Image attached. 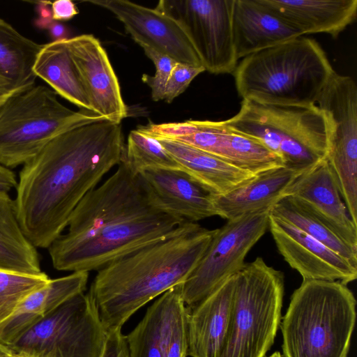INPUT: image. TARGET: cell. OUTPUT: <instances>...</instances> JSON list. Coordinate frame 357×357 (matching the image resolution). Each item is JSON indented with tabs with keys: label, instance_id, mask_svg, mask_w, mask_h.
<instances>
[{
	"label": "cell",
	"instance_id": "4316f807",
	"mask_svg": "<svg viewBox=\"0 0 357 357\" xmlns=\"http://www.w3.org/2000/svg\"><path fill=\"white\" fill-rule=\"evenodd\" d=\"M183 284V283H182ZM178 284L162 294L159 344L162 357H186L190 309Z\"/></svg>",
	"mask_w": 357,
	"mask_h": 357
},
{
	"label": "cell",
	"instance_id": "f546056e",
	"mask_svg": "<svg viewBox=\"0 0 357 357\" xmlns=\"http://www.w3.org/2000/svg\"><path fill=\"white\" fill-rule=\"evenodd\" d=\"M50 280L47 275L0 269V324L8 319L31 293Z\"/></svg>",
	"mask_w": 357,
	"mask_h": 357
},
{
	"label": "cell",
	"instance_id": "603a6c76",
	"mask_svg": "<svg viewBox=\"0 0 357 357\" xmlns=\"http://www.w3.org/2000/svg\"><path fill=\"white\" fill-rule=\"evenodd\" d=\"M155 139L180 167L212 195H225L256 176L188 144L176 139Z\"/></svg>",
	"mask_w": 357,
	"mask_h": 357
},
{
	"label": "cell",
	"instance_id": "8d00e7d4",
	"mask_svg": "<svg viewBox=\"0 0 357 357\" xmlns=\"http://www.w3.org/2000/svg\"><path fill=\"white\" fill-rule=\"evenodd\" d=\"M17 181L15 174L9 168L0 164V194H8L16 188Z\"/></svg>",
	"mask_w": 357,
	"mask_h": 357
},
{
	"label": "cell",
	"instance_id": "e575fe53",
	"mask_svg": "<svg viewBox=\"0 0 357 357\" xmlns=\"http://www.w3.org/2000/svg\"><path fill=\"white\" fill-rule=\"evenodd\" d=\"M101 357H129L126 337L121 328L108 331Z\"/></svg>",
	"mask_w": 357,
	"mask_h": 357
},
{
	"label": "cell",
	"instance_id": "e0dca14e",
	"mask_svg": "<svg viewBox=\"0 0 357 357\" xmlns=\"http://www.w3.org/2000/svg\"><path fill=\"white\" fill-rule=\"evenodd\" d=\"M195 123L197 128L192 134L176 140L256 175L284 166L281 158L261 142L230 129L222 121Z\"/></svg>",
	"mask_w": 357,
	"mask_h": 357
},
{
	"label": "cell",
	"instance_id": "277c9868",
	"mask_svg": "<svg viewBox=\"0 0 357 357\" xmlns=\"http://www.w3.org/2000/svg\"><path fill=\"white\" fill-rule=\"evenodd\" d=\"M334 72L320 45L301 36L243 58L233 73L243 100L313 106Z\"/></svg>",
	"mask_w": 357,
	"mask_h": 357
},
{
	"label": "cell",
	"instance_id": "2e32d148",
	"mask_svg": "<svg viewBox=\"0 0 357 357\" xmlns=\"http://www.w3.org/2000/svg\"><path fill=\"white\" fill-rule=\"evenodd\" d=\"M287 195L298 201L347 245L357 250V225L348 213L326 159L297 177L287 189Z\"/></svg>",
	"mask_w": 357,
	"mask_h": 357
},
{
	"label": "cell",
	"instance_id": "ac0fdd59",
	"mask_svg": "<svg viewBox=\"0 0 357 357\" xmlns=\"http://www.w3.org/2000/svg\"><path fill=\"white\" fill-rule=\"evenodd\" d=\"M232 29L238 59L302 36L261 0H234Z\"/></svg>",
	"mask_w": 357,
	"mask_h": 357
},
{
	"label": "cell",
	"instance_id": "d6986e66",
	"mask_svg": "<svg viewBox=\"0 0 357 357\" xmlns=\"http://www.w3.org/2000/svg\"><path fill=\"white\" fill-rule=\"evenodd\" d=\"M234 275L190 310L188 356H220L231 320Z\"/></svg>",
	"mask_w": 357,
	"mask_h": 357
},
{
	"label": "cell",
	"instance_id": "6da1fadb",
	"mask_svg": "<svg viewBox=\"0 0 357 357\" xmlns=\"http://www.w3.org/2000/svg\"><path fill=\"white\" fill-rule=\"evenodd\" d=\"M121 124L86 123L52 139L23 165L14 200L18 221L35 248H48L74 209L123 160Z\"/></svg>",
	"mask_w": 357,
	"mask_h": 357
},
{
	"label": "cell",
	"instance_id": "836d02e7",
	"mask_svg": "<svg viewBox=\"0 0 357 357\" xmlns=\"http://www.w3.org/2000/svg\"><path fill=\"white\" fill-rule=\"evenodd\" d=\"M194 120L183 122L153 123L140 126L137 129L155 138L178 139L188 136L196 130Z\"/></svg>",
	"mask_w": 357,
	"mask_h": 357
},
{
	"label": "cell",
	"instance_id": "4fadbf2b",
	"mask_svg": "<svg viewBox=\"0 0 357 357\" xmlns=\"http://www.w3.org/2000/svg\"><path fill=\"white\" fill-rule=\"evenodd\" d=\"M268 229L280 255L303 280L347 284L356 279V266L294 225L270 214Z\"/></svg>",
	"mask_w": 357,
	"mask_h": 357
},
{
	"label": "cell",
	"instance_id": "44dd1931",
	"mask_svg": "<svg viewBox=\"0 0 357 357\" xmlns=\"http://www.w3.org/2000/svg\"><path fill=\"white\" fill-rule=\"evenodd\" d=\"M301 35L337 38L356 19L357 0H261Z\"/></svg>",
	"mask_w": 357,
	"mask_h": 357
},
{
	"label": "cell",
	"instance_id": "f35d334b",
	"mask_svg": "<svg viewBox=\"0 0 357 357\" xmlns=\"http://www.w3.org/2000/svg\"><path fill=\"white\" fill-rule=\"evenodd\" d=\"M16 94L17 93L0 89V107H2L10 98Z\"/></svg>",
	"mask_w": 357,
	"mask_h": 357
},
{
	"label": "cell",
	"instance_id": "8992f818",
	"mask_svg": "<svg viewBox=\"0 0 357 357\" xmlns=\"http://www.w3.org/2000/svg\"><path fill=\"white\" fill-rule=\"evenodd\" d=\"M222 121L261 142L287 167L305 172L326 158L328 125L317 105H276L243 100L238 112Z\"/></svg>",
	"mask_w": 357,
	"mask_h": 357
},
{
	"label": "cell",
	"instance_id": "7c38bea8",
	"mask_svg": "<svg viewBox=\"0 0 357 357\" xmlns=\"http://www.w3.org/2000/svg\"><path fill=\"white\" fill-rule=\"evenodd\" d=\"M85 2L113 13L139 46L152 48L177 63L203 67L183 27L165 13L127 0Z\"/></svg>",
	"mask_w": 357,
	"mask_h": 357
},
{
	"label": "cell",
	"instance_id": "74e56055",
	"mask_svg": "<svg viewBox=\"0 0 357 357\" xmlns=\"http://www.w3.org/2000/svg\"><path fill=\"white\" fill-rule=\"evenodd\" d=\"M47 29H49L52 37L54 38V40L67 38L65 37L66 34L65 26L56 21L53 20Z\"/></svg>",
	"mask_w": 357,
	"mask_h": 357
},
{
	"label": "cell",
	"instance_id": "8fae6325",
	"mask_svg": "<svg viewBox=\"0 0 357 357\" xmlns=\"http://www.w3.org/2000/svg\"><path fill=\"white\" fill-rule=\"evenodd\" d=\"M234 0H161L155 8L176 20L205 71L231 73L238 65L232 29Z\"/></svg>",
	"mask_w": 357,
	"mask_h": 357
},
{
	"label": "cell",
	"instance_id": "ba28073f",
	"mask_svg": "<svg viewBox=\"0 0 357 357\" xmlns=\"http://www.w3.org/2000/svg\"><path fill=\"white\" fill-rule=\"evenodd\" d=\"M101 120L91 111L68 108L52 89L35 85L0 107V164L24 165L59 135Z\"/></svg>",
	"mask_w": 357,
	"mask_h": 357
},
{
	"label": "cell",
	"instance_id": "d6a6232c",
	"mask_svg": "<svg viewBox=\"0 0 357 357\" xmlns=\"http://www.w3.org/2000/svg\"><path fill=\"white\" fill-rule=\"evenodd\" d=\"M205 71L204 67H195L176 63L167 82L163 100L172 102L183 93L191 82L200 73Z\"/></svg>",
	"mask_w": 357,
	"mask_h": 357
},
{
	"label": "cell",
	"instance_id": "d590c367",
	"mask_svg": "<svg viewBox=\"0 0 357 357\" xmlns=\"http://www.w3.org/2000/svg\"><path fill=\"white\" fill-rule=\"evenodd\" d=\"M52 17L54 21L68 20L78 13L75 4L70 0H57L51 3Z\"/></svg>",
	"mask_w": 357,
	"mask_h": 357
},
{
	"label": "cell",
	"instance_id": "4dcf8cb0",
	"mask_svg": "<svg viewBox=\"0 0 357 357\" xmlns=\"http://www.w3.org/2000/svg\"><path fill=\"white\" fill-rule=\"evenodd\" d=\"M161 300L146 310L137 326L126 336L129 357H162L159 344Z\"/></svg>",
	"mask_w": 357,
	"mask_h": 357
},
{
	"label": "cell",
	"instance_id": "ab89813d",
	"mask_svg": "<svg viewBox=\"0 0 357 357\" xmlns=\"http://www.w3.org/2000/svg\"><path fill=\"white\" fill-rule=\"evenodd\" d=\"M268 357H282V356L280 352L275 351Z\"/></svg>",
	"mask_w": 357,
	"mask_h": 357
},
{
	"label": "cell",
	"instance_id": "5bb4252c",
	"mask_svg": "<svg viewBox=\"0 0 357 357\" xmlns=\"http://www.w3.org/2000/svg\"><path fill=\"white\" fill-rule=\"evenodd\" d=\"M79 71L92 111L106 120L121 123L128 108L108 55L98 38L82 34L65 39Z\"/></svg>",
	"mask_w": 357,
	"mask_h": 357
},
{
	"label": "cell",
	"instance_id": "5b68a950",
	"mask_svg": "<svg viewBox=\"0 0 357 357\" xmlns=\"http://www.w3.org/2000/svg\"><path fill=\"white\" fill-rule=\"evenodd\" d=\"M356 306L347 284L303 280L280 322L283 357H347Z\"/></svg>",
	"mask_w": 357,
	"mask_h": 357
},
{
	"label": "cell",
	"instance_id": "484cf974",
	"mask_svg": "<svg viewBox=\"0 0 357 357\" xmlns=\"http://www.w3.org/2000/svg\"><path fill=\"white\" fill-rule=\"evenodd\" d=\"M24 235L15 201L0 194V269L40 273L38 252Z\"/></svg>",
	"mask_w": 357,
	"mask_h": 357
},
{
	"label": "cell",
	"instance_id": "ffe728a7",
	"mask_svg": "<svg viewBox=\"0 0 357 357\" xmlns=\"http://www.w3.org/2000/svg\"><path fill=\"white\" fill-rule=\"evenodd\" d=\"M88 279L89 272L86 271H75L50 279L44 287L29 294L13 314L0 324V344H12L60 305L84 293Z\"/></svg>",
	"mask_w": 357,
	"mask_h": 357
},
{
	"label": "cell",
	"instance_id": "83f0119b",
	"mask_svg": "<svg viewBox=\"0 0 357 357\" xmlns=\"http://www.w3.org/2000/svg\"><path fill=\"white\" fill-rule=\"evenodd\" d=\"M270 214L294 225L357 266V250L347 245L294 197H284L270 208Z\"/></svg>",
	"mask_w": 357,
	"mask_h": 357
},
{
	"label": "cell",
	"instance_id": "9a60e30c",
	"mask_svg": "<svg viewBox=\"0 0 357 357\" xmlns=\"http://www.w3.org/2000/svg\"><path fill=\"white\" fill-rule=\"evenodd\" d=\"M138 177L151 203L165 213L192 222L218 216L213 195L183 169L147 168Z\"/></svg>",
	"mask_w": 357,
	"mask_h": 357
},
{
	"label": "cell",
	"instance_id": "d4e9b609",
	"mask_svg": "<svg viewBox=\"0 0 357 357\" xmlns=\"http://www.w3.org/2000/svg\"><path fill=\"white\" fill-rule=\"evenodd\" d=\"M43 45L0 18V89L15 93L36 85L33 67Z\"/></svg>",
	"mask_w": 357,
	"mask_h": 357
},
{
	"label": "cell",
	"instance_id": "52a82bcc",
	"mask_svg": "<svg viewBox=\"0 0 357 357\" xmlns=\"http://www.w3.org/2000/svg\"><path fill=\"white\" fill-rule=\"evenodd\" d=\"M234 277L231 320L219 357H265L281 322L284 274L259 257Z\"/></svg>",
	"mask_w": 357,
	"mask_h": 357
},
{
	"label": "cell",
	"instance_id": "1f68e13d",
	"mask_svg": "<svg viewBox=\"0 0 357 357\" xmlns=\"http://www.w3.org/2000/svg\"><path fill=\"white\" fill-rule=\"evenodd\" d=\"M142 47L155 68V73L153 76L144 74L142 77V80L150 87L153 101L163 100L167 82L177 62L152 48L146 46H142Z\"/></svg>",
	"mask_w": 357,
	"mask_h": 357
},
{
	"label": "cell",
	"instance_id": "cb8c5ba5",
	"mask_svg": "<svg viewBox=\"0 0 357 357\" xmlns=\"http://www.w3.org/2000/svg\"><path fill=\"white\" fill-rule=\"evenodd\" d=\"M65 39L43 45L33 64V73L36 77L45 81L57 95L81 109L93 112Z\"/></svg>",
	"mask_w": 357,
	"mask_h": 357
},
{
	"label": "cell",
	"instance_id": "f1b7e54d",
	"mask_svg": "<svg viewBox=\"0 0 357 357\" xmlns=\"http://www.w3.org/2000/svg\"><path fill=\"white\" fill-rule=\"evenodd\" d=\"M123 161L136 175L147 168L182 169L158 139L138 129L128 135Z\"/></svg>",
	"mask_w": 357,
	"mask_h": 357
},
{
	"label": "cell",
	"instance_id": "7a4b0ae2",
	"mask_svg": "<svg viewBox=\"0 0 357 357\" xmlns=\"http://www.w3.org/2000/svg\"><path fill=\"white\" fill-rule=\"evenodd\" d=\"M184 222L156 208L138 175L122 160L114 173L78 204L67 231L49 246V254L58 271H98L119 257L171 235Z\"/></svg>",
	"mask_w": 357,
	"mask_h": 357
},
{
	"label": "cell",
	"instance_id": "30bf717a",
	"mask_svg": "<svg viewBox=\"0 0 357 357\" xmlns=\"http://www.w3.org/2000/svg\"><path fill=\"white\" fill-rule=\"evenodd\" d=\"M270 209L227 220L215 229L206 251L181 284L185 305L191 310L245 266L253 246L268 229Z\"/></svg>",
	"mask_w": 357,
	"mask_h": 357
},
{
	"label": "cell",
	"instance_id": "9c48e42d",
	"mask_svg": "<svg viewBox=\"0 0 357 357\" xmlns=\"http://www.w3.org/2000/svg\"><path fill=\"white\" fill-rule=\"evenodd\" d=\"M107 333L93 297L81 293L6 347L21 357H101Z\"/></svg>",
	"mask_w": 357,
	"mask_h": 357
},
{
	"label": "cell",
	"instance_id": "7402d4cb",
	"mask_svg": "<svg viewBox=\"0 0 357 357\" xmlns=\"http://www.w3.org/2000/svg\"><path fill=\"white\" fill-rule=\"evenodd\" d=\"M303 172L281 167L260 173L252 180L220 196L213 195L218 216L227 220L270 209L287 195V190Z\"/></svg>",
	"mask_w": 357,
	"mask_h": 357
},
{
	"label": "cell",
	"instance_id": "3957f363",
	"mask_svg": "<svg viewBox=\"0 0 357 357\" xmlns=\"http://www.w3.org/2000/svg\"><path fill=\"white\" fill-rule=\"evenodd\" d=\"M215 229L184 222L171 235L99 269L89 292L109 331L121 328L140 307L183 283L196 267Z\"/></svg>",
	"mask_w": 357,
	"mask_h": 357
}]
</instances>
